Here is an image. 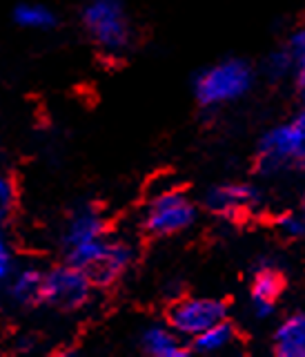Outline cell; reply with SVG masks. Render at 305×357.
I'll list each match as a JSON object with an SVG mask.
<instances>
[{"label":"cell","mask_w":305,"mask_h":357,"mask_svg":"<svg viewBox=\"0 0 305 357\" xmlns=\"http://www.w3.org/2000/svg\"><path fill=\"white\" fill-rule=\"evenodd\" d=\"M94 279L87 271L70 261L45 271L42 301L58 310H78L92 297Z\"/></svg>","instance_id":"277c9868"},{"label":"cell","mask_w":305,"mask_h":357,"mask_svg":"<svg viewBox=\"0 0 305 357\" xmlns=\"http://www.w3.org/2000/svg\"><path fill=\"white\" fill-rule=\"evenodd\" d=\"M274 353L279 357H305V315L295 312L276 331Z\"/></svg>","instance_id":"4fadbf2b"},{"label":"cell","mask_w":305,"mask_h":357,"mask_svg":"<svg viewBox=\"0 0 305 357\" xmlns=\"http://www.w3.org/2000/svg\"><path fill=\"white\" fill-rule=\"evenodd\" d=\"M16 208V183L7 174H0V221Z\"/></svg>","instance_id":"ac0fdd59"},{"label":"cell","mask_w":305,"mask_h":357,"mask_svg":"<svg viewBox=\"0 0 305 357\" xmlns=\"http://www.w3.org/2000/svg\"><path fill=\"white\" fill-rule=\"evenodd\" d=\"M14 22L29 31H47L56 27L58 18H56L52 7L42 3H20L14 9Z\"/></svg>","instance_id":"9a60e30c"},{"label":"cell","mask_w":305,"mask_h":357,"mask_svg":"<svg viewBox=\"0 0 305 357\" xmlns=\"http://www.w3.org/2000/svg\"><path fill=\"white\" fill-rule=\"evenodd\" d=\"M205 208L219 217H236L243 212L256 208L261 201L258 190L247 183H221L208 190L205 195Z\"/></svg>","instance_id":"52a82bcc"},{"label":"cell","mask_w":305,"mask_h":357,"mask_svg":"<svg viewBox=\"0 0 305 357\" xmlns=\"http://www.w3.org/2000/svg\"><path fill=\"white\" fill-rule=\"evenodd\" d=\"M45 271L36 266H14L5 282V293L16 306H33L42 301Z\"/></svg>","instance_id":"7c38bea8"},{"label":"cell","mask_w":305,"mask_h":357,"mask_svg":"<svg viewBox=\"0 0 305 357\" xmlns=\"http://www.w3.org/2000/svg\"><path fill=\"white\" fill-rule=\"evenodd\" d=\"M295 74H297V83L305 85V56L295 61Z\"/></svg>","instance_id":"7402d4cb"},{"label":"cell","mask_w":305,"mask_h":357,"mask_svg":"<svg viewBox=\"0 0 305 357\" xmlns=\"http://www.w3.org/2000/svg\"><path fill=\"white\" fill-rule=\"evenodd\" d=\"M290 72H295V59H292V54L288 52V47L276 50L265 59V74L269 78H274V81L286 78Z\"/></svg>","instance_id":"2e32d148"},{"label":"cell","mask_w":305,"mask_h":357,"mask_svg":"<svg viewBox=\"0 0 305 357\" xmlns=\"http://www.w3.org/2000/svg\"><path fill=\"white\" fill-rule=\"evenodd\" d=\"M11 271H14V252H11V245L5 237V230L0 226V288L5 286Z\"/></svg>","instance_id":"ffe728a7"},{"label":"cell","mask_w":305,"mask_h":357,"mask_svg":"<svg viewBox=\"0 0 305 357\" xmlns=\"http://www.w3.org/2000/svg\"><path fill=\"white\" fill-rule=\"evenodd\" d=\"M254 72L243 59H225L196 74L194 96L203 107H217L239 100L250 92Z\"/></svg>","instance_id":"6da1fadb"},{"label":"cell","mask_w":305,"mask_h":357,"mask_svg":"<svg viewBox=\"0 0 305 357\" xmlns=\"http://www.w3.org/2000/svg\"><path fill=\"white\" fill-rule=\"evenodd\" d=\"M299 89H301V103L305 107V85H299Z\"/></svg>","instance_id":"603a6c76"},{"label":"cell","mask_w":305,"mask_h":357,"mask_svg":"<svg viewBox=\"0 0 305 357\" xmlns=\"http://www.w3.org/2000/svg\"><path fill=\"white\" fill-rule=\"evenodd\" d=\"M134 257H136V250L134 245L125 239H107L103 255L96 261V266L89 271L92 279L96 284H114L118 277H123L127 273V268L134 264Z\"/></svg>","instance_id":"30bf717a"},{"label":"cell","mask_w":305,"mask_h":357,"mask_svg":"<svg viewBox=\"0 0 305 357\" xmlns=\"http://www.w3.org/2000/svg\"><path fill=\"white\" fill-rule=\"evenodd\" d=\"M194 221V201L176 188H165L150 199L143 215V228L152 237H172V234L185 232Z\"/></svg>","instance_id":"3957f363"},{"label":"cell","mask_w":305,"mask_h":357,"mask_svg":"<svg viewBox=\"0 0 305 357\" xmlns=\"http://www.w3.org/2000/svg\"><path fill=\"white\" fill-rule=\"evenodd\" d=\"M290 123H292V130H295V163L305 170V109Z\"/></svg>","instance_id":"d6986e66"},{"label":"cell","mask_w":305,"mask_h":357,"mask_svg":"<svg viewBox=\"0 0 305 357\" xmlns=\"http://www.w3.org/2000/svg\"><path fill=\"white\" fill-rule=\"evenodd\" d=\"M223 319H228V306L217 297H180L169 308V324L185 340L196 337Z\"/></svg>","instance_id":"5b68a950"},{"label":"cell","mask_w":305,"mask_h":357,"mask_svg":"<svg viewBox=\"0 0 305 357\" xmlns=\"http://www.w3.org/2000/svg\"><path fill=\"white\" fill-rule=\"evenodd\" d=\"M105 237V219L92 206L76 208L65 221L63 228V248L65 252L83 248V245Z\"/></svg>","instance_id":"9c48e42d"},{"label":"cell","mask_w":305,"mask_h":357,"mask_svg":"<svg viewBox=\"0 0 305 357\" xmlns=\"http://www.w3.org/2000/svg\"><path fill=\"white\" fill-rule=\"evenodd\" d=\"M234 342H236V331L228 319H223L219 324H214V326L205 328L201 335H196V337H191L189 351L201 353V355H219L228 351Z\"/></svg>","instance_id":"5bb4252c"},{"label":"cell","mask_w":305,"mask_h":357,"mask_svg":"<svg viewBox=\"0 0 305 357\" xmlns=\"http://www.w3.org/2000/svg\"><path fill=\"white\" fill-rule=\"evenodd\" d=\"M288 52L292 54V59H301V56H305V29H297L292 31V36L288 38L286 43Z\"/></svg>","instance_id":"44dd1931"},{"label":"cell","mask_w":305,"mask_h":357,"mask_svg":"<svg viewBox=\"0 0 305 357\" xmlns=\"http://www.w3.org/2000/svg\"><path fill=\"white\" fill-rule=\"evenodd\" d=\"M81 20L105 54H123L132 45V22L123 0H85Z\"/></svg>","instance_id":"7a4b0ae2"},{"label":"cell","mask_w":305,"mask_h":357,"mask_svg":"<svg viewBox=\"0 0 305 357\" xmlns=\"http://www.w3.org/2000/svg\"><path fill=\"white\" fill-rule=\"evenodd\" d=\"M301 212L305 215V195H303V201H301Z\"/></svg>","instance_id":"cb8c5ba5"},{"label":"cell","mask_w":305,"mask_h":357,"mask_svg":"<svg viewBox=\"0 0 305 357\" xmlns=\"http://www.w3.org/2000/svg\"><path fill=\"white\" fill-rule=\"evenodd\" d=\"M276 226H279L281 234H286L290 239L305 237V215L303 212H288V215H283L276 221Z\"/></svg>","instance_id":"e0dca14e"},{"label":"cell","mask_w":305,"mask_h":357,"mask_svg":"<svg viewBox=\"0 0 305 357\" xmlns=\"http://www.w3.org/2000/svg\"><path fill=\"white\" fill-rule=\"evenodd\" d=\"M281 290H283V279H281L279 268L269 259H263L256 268L250 290V308L256 319H269L274 315Z\"/></svg>","instance_id":"ba28073f"},{"label":"cell","mask_w":305,"mask_h":357,"mask_svg":"<svg viewBox=\"0 0 305 357\" xmlns=\"http://www.w3.org/2000/svg\"><path fill=\"white\" fill-rule=\"evenodd\" d=\"M139 344L145 355L152 357H183L189 353L185 337L172 324H150L141 331Z\"/></svg>","instance_id":"8fae6325"},{"label":"cell","mask_w":305,"mask_h":357,"mask_svg":"<svg viewBox=\"0 0 305 357\" xmlns=\"http://www.w3.org/2000/svg\"><path fill=\"white\" fill-rule=\"evenodd\" d=\"M290 161H295V130L292 123H283L267 130L258 141L256 167L261 174H274Z\"/></svg>","instance_id":"8992f818"}]
</instances>
